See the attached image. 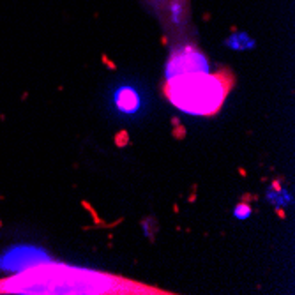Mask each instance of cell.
Listing matches in <instances>:
<instances>
[{
    "instance_id": "8992f818",
    "label": "cell",
    "mask_w": 295,
    "mask_h": 295,
    "mask_svg": "<svg viewBox=\"0 0 295 295\" xmlns=\"http://www.w3.org/2000/svg\"><path fill=\"white\" fill-rule=\"evenodd\" d=\"M267 202L272 203L276 209H284V207L293 203V196H291V193H288L284 189L279 180H274L269 189H267Z\"/></svg>"
},
{
    "instance_id": "5b68a950",
    "label": "cell",
    "mask_w": 295,
    "mask_h": 295,
    "mask_svg": "<svg viewBox=\"0 0 295 295\" xmlns=\"http://www.w3.org/2000/svg\"><path fill=\"white\" fill-rule=\"evenodd\" d=\"M113 105L124 115H134L141 108V96L134 87L122 85L113 94Z\"/></svg>"
},
{
    "instance_id": "3957f363",
    "label": "cell",
    "mask_w": 295,
    "mask_h": 295,
    "mask_svg": "<svg viewBox=\"0 0 295 295\" xmlns=\"http://www.w3.org/2000/svg\"><path fill=\"white\" fill-rule=\"evenodd\" d=\"M187 72H209V60L198 50V48L184 44L179 46L170 53V58L166 62L165 76L166 80L179 75H187Z\"/></svg>"
},
{
    "instance_id": "277c9868",
    "label": "cell",
    "mask_w": 295,
    "mask_h": 295,
    "mask_svg": "<svg viewBox=\"0 0 295 295\" xmlns=\"http://www.w3.org/2000/svg\"><path fill=\"white\" fill-rule=\"evenodd\" d=\"M50 256L43 251V249L37 248H29V246H20V248L11 249L9 253H6L2 258H0V269L4 270H25L29 267H34L37 263L48 262Z\"/></svg>"
},
{
    "instance_id": "52a82bcc",
    "label": "cell",
    "mask_w": 295,
    "mask_h": 295,
    "mask_svg": "<svg viewBox=\"0 0 295 295\" xmlns=\"http://www.w3.org/2000/svg\"><path fill=\"white\" fill-rule=\"evenodd\" d=\"M225 46H228L234 51H249L256 46V41L253 39L249 34L237 32V34H232V36L225 41Z\"/></svg>"
},
{
    "instance_id": "7a4b0ae2",
    "label": "cell",
    "mask_w": 295,
    "mask_h": 295,
    "mask_svg": "<svg viewBox=\"0 0 295 295\" xmlns=\"http://www.w3.org/2000/svg\"><path fill=\"white\" fill-rule=\"evenodd\" d=\"M166 82L170 103L189 115H212L221 108L228 94L227 80L209 72H187Z\"/></svg>"
},
{
    "instance_id": "ba28073f",
    "label": "cell",
    "mask_w": 295,
    "mask_h": 295,
    "mask_svg": "<svg viewBox=\"0 0 295 295\" xmlns=\"http://www.w3.org/2000/svg\"><path fill=\"white\" fill-rule=\"evenodd\" d=\"M251 212L253 210L248 203H237L234 209V216H235V219H239V221H246L248 217H251Z\"/></svg>"
},
{
    "instance_id": "6da1fadb",
    "label": "cell",
    "mask_w": 295,
    "mask_h": 295,
    "mask_svg": "<svg viewBox=\"0 0 295 295\" xmlns=\"http://www.w3.org/2000/svg\"><path fill=\"white\" fill-rule=\"evenodd\" d=\"M149 288L120 281L117 276L99 270L55 263H37L16 276L0 281V293H149Z\"/></svg>"
}]
</instances>
